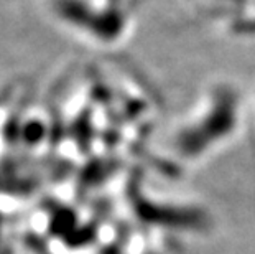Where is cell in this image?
I'll return each mask as SVG.
<instances>
[{
	"label": "cell",
	"mask_w": 255,
	"mask_h": 254,
	"mask_svg": "<svg viewBox=\"0 0 255 254\" xmlns=\"http://www.w3.org/2000/svg\"><path fill=\"white\" fill-rule=\"evenodd\" d=\"M20 137L23 139L26 144H30V145L40 144L41 140L46 137L45 126H43L41 122H38V121H31V122L25 124V126H23Z\"/></svg>",
	"instance_id": "1"
}]
</instances>
